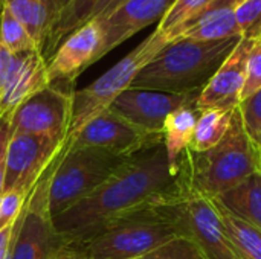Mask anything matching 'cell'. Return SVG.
<instances>
[{
    "mask_svg": "<svg viewBox=\"0 0 261 259\" xmlns=\"http://www.w3.org/2000/svg\"><path fill=\"white\" fill-rule=\"evenodd\" d=\"M187 192L180 163L173 166L161 143L125 159L95 192L54 223L66 243L76 244L118 218L171 206Z\"/></svg>",
    "mask_w": 261,
    "mask_h": 259,
    "instance_id": "cell-1",
    "label": "cell"
},
{
    "mask_svg": "<svg viewBox=\"0 0 261 259\" xmlns=\"http://www.w3.org/2000/svg\"><path fill=\"white\" fill-rule=\"evenodd\" d=\"M239 40L240 37L217 41L177 38L138 73L130 89L164 93L202 92Z\"/></svg>",
    "mask_w": 261,
    "mask_h": 259,
    "instance_id": "cell-2",
    "label": "cell"
},
{
    "mask_svg": "<svg viewBox=\"0 0 261 259\" xmlns=\"http://www.w3.org/2000/svg\"><path fill=\"white\" fill-rule=\"evenodd\" d=\"M179 163L188 191L214 198L239 186L260 168L261 150L249 140L237 107L229 130L216 147L199 154L187 150Z\"/></svg>",
    "mask_w": 261,
    "mask_h": 259,
    "instance_id": "cell-3",
    "label": "cell"
},
{
    "mask_svg": "<svg viewBox=\"0 0 261 259\" xmlns=\"http://www.w3.org/2000/svg\"><path fill=\"white\" fill-rule=\"evenodd\" d=\"M182 235L158 208L118 218L76 243L89 259H135Z\"/></svg>",
    "mask_w": 261,
    "mask_h": 259,
    "instance_id": "cell-4",
    "label": "cell"
},
{
    "mask_svg": "<svg viewBox=\"0 0 261 259\" xmlns=\"http://www.w3.org/2000/svg\"><path fill=\"white\" fill-rule=\"evenodd\" d=\"M170 41L165 35H162L159 31H154L104 75H101L87 87L75 90L72 124L66 140H70L92 118L109 108L118 95L130 89L138 73Z\"/></svg>",
    "mask_w": 261,
    "mask_h": 259,
    "instance_id": "cell-5",
    "label": "cell"
},
{
    "mask_svg": "<svg viewBox=\"0 0 261 259\" xmlns=\"http://www.w3.org/2000/svg\"><path fill=\"white\" fill-rule=\"evenodd\" d=\"M128 159V157H127ZM125 159L87 147H66L52 174L49 205L58 217L95 192Z\"/></svg>",
    "mask_w": 261,
    "mask_h": 259,
    "instance_id": "cell-6",
    "label": "cell"
},
{
    "mask_svg": "<svg viewBox=\"0 0 261 259\" xmlns=\"http://www.w3.org/2000/svg\"><path fill=\"white\" fill-rule=\"evenodd\" d=\"M63 148L44 169L24 202L14 227L9 259H50L66 244V240L55 227L49 205L50 180Z\"/></svg>",
    "mask_w": 261,
    "mask_h": 259,
    "instance_id": "cell-7",
    "label": "cell"
},
{
    "mask_svg": "<svg viewBox=\"0 0 261 259\" xmlns=\"http://www.w3.org/2000/svg\"><path fill=\"white\" fill-rule=\"evenodd\" d=\"M49 84L23 101L9 116L11 134H34L57 143L66 142L72 124L73 92Z\"/></svg>",
    "mask_w": 261,
    "mask_h": 259,
    "instance_id": "cell-8",
    "label": "cell"
},
{
    "mask_svg": "<svg viewBox=\"0 0 261 259\" xmlns=\"http://www.w3.org/2000/svg\"><path fill=\"white\" fill-rule=\"evenodd\" d=\"M158 209L177 224L182 235L193 238L208 259H240L211 197L188 191L177 203Z\"/></svg>",
    "mask_w": 261,
    "mask_h": 259,
    "instance_id": "cell-9",
    "label": "cell"
},
{
    "mask_svg": "<svg viewBox=\"0 0 261 259\" xmlns=\"http://www.w3.org/2000/svg\"><path fill=\"white\" fill-rule=\"evenodd\" d=\"M162 143V136L150 134L130 124L110 107L92 118L66 147H87L116 157H132Z\"/></svg>",
    "mask_w": 261,
    "mask_h": 259,
    "instance_id": "cell-10",
    "label": "cell"
},
{
    "mask_svg": "<svg viewBox=\"0 0 261 259\" xmlns=\"http://www.w3.org/2000/svg\"><path fill=\"white\" fill-rule=\"evenodd\" d=\"M200 92L164 93L154 90L127 89L115 98L110 108L145 133L162 136L165 119L177 108L196 105Z\"/></svg>",
    "mask_w": 261,
    "mask_h": 259,
    "instance_id": "cell-11",
    "label": "cell"
},
{
    "mask_svg": "<svg viewBox=\"0 0 261 259\" xmlns=\"http://www.w3.org/2000/svg\"><path fill=\"white\" fill-rule=\"evenodd\" d=\"M64 143L34 134H11L6 151L5 191L31 192Z\"/></svg>",
    "mask_w": 261,
    "mask_h": 259,
    "instance_id": "cell-12",
    "label": "cell"
},
{
    "mask_svg": "<svg viewBox=\"0 0 261 259\" xmlns=\"http://www.w3.org/2000/svg\"><path fill=\"white\" fill-rule=\"evenodd\" d=\"M102 56V31L92 20L70 34L46 61L49 84L70 85Z\"/></svg>",
    "mask_w": 261,
    "mask_h": 259,
    "instance_id": "cell-13",
    "label": "cell"
},
{
    "mask_svg": "<svg viewBox=\"0 0 261 259\" xmlns=\"http://www.w3.org/2000/svg\"><path fill=\"white\" fill-rule=\"evenodd\" d=\"M254 38L240 37L232 52L226 56L213 78L202 89L196 107L206 108H228L234 110L242 101V92L246 81V61Z\"/></svg>",
    "mask_w": 261,
    "mask_h": 259,
    "instance_id": "cell-14",
    "label": "cell"
},
{
    "mask_svg": "<svg viewBox=\"0 0 261 259\" xmlns=\"http://www.w3.org/2000/svg\"><path fill=\"white\" fill-rule=\"evenodd\" d=\"M173 3L174 0H124L107 15L95 18L102 31V55L144 27L161 21Z\"/></svg>",
    "mask_w": 261,
    "mask_h": 259,
    "instance_id": "cell-15",
    "label": "cell"
},
{
    "mask_svg": "<svg viewBox=\"0 0 261 259\" xmlns=\"http://www.w3.org/2000/svg\"><path fill=\"white\" fill-rule=\"evenodd\" d=\"M49 85L47 63L38 49L17 53L12 72L0 96V116H11L14 110L38 90Z\"/></svg>",
    "mask_w": 261,
    "mask_h": 259,
    "instance_id": "cell-16",
    "label": "cell"
},
{
    "mask_svg": "<svg viewBox=\"0 0 261 259\" xmlns=\"http://www.w3.org/2000/svg\"><path fill=\"white\" fill-rule=\"evenodd\" d=\"M239 2L240 0H211L210 5L184 29L177 38L217 41L240 37L234 17V9Z\"/></svg>",
    "mask_w": 261,
    "mask_h": 259,
    "instance_id": "cell-17",
    "label": "cell"
},
{
    "mask_svg": "<svg viewBox=\"0 0 261 259\" xmlns=\"http://www.w3.org/2000/svg\"><path fill=\"white\" fill-rule=\"evenodd\" d=\"M102 2L104 0H70L55 15L41 47V55L46 61L70 34L92 21L99 14Z\"/></svg>",
    "mask_w": 261,
    "mask_h": 259,
    "instance_id": "cell-18",
    "label": "cell"
},
{
    "mask_svg": "<svg viewBox=\"0 0 261 259\" xmlns=\"http://www.w3.org/2000/svg\"><path fill=\"white\" fill-rule=\"evenodd\" d=\"M213 200L261 232V166L239 186Z\"/></svg>",
    "mask_w": 261,
    "mask_h": 259,
    "instance_id": "cell-19",
    "label": "cell"
},
{
    "mask_svg": "<svg viewBox=\"0 0 261 259\" xmlns=\"http://www.w3.org/2000/svg\"><path fill=\"white\" fill-rule=\"evenodd\" d=\"M197 116L199 110L196 105H185L174 110L164 122L162 143L173 166H179L180 156L190 148Z\"/></svg>",
    "mask_w": 261,
    "mask_h": 259,
    "instance_id": "cell-20",
    "label": "cell"
},
{
    "mask_svg": "<svg viewBox=\"0 0 261 259\" xmlns=\"http://www.w3.org/2000/svg\"><path fill=\"white\" fill-rule=\"evenodd\" d=\"M3 3L26 27L41 52L47 31L57 15L54 3L50 0H3Z\"/></svg>",
    "mask_w": 261,
    "mask_h": 259,
    "instance_id": "cell-21",
    "label": "cell"
},
{
    "mask_svg": "<svg viewBox=\"0 0 261 259\" xmlns=\"http://www.w3.org/2000/svg\"><path fill=\"white\" fill-rule=\"evenodd\" d=\"M234 110H228V108L199 110L194 134L188 150L191 153L199 154L216 147L229 130Z\"/></svg>",
    "mask_w": 261,
    "mask_h": 259,
    "instance_id": "cell-22",
    "label": "cell"
},
{
    "mask_svg": "<svg viewBox=\"0 0 261 259\" xmlns=\"http://www.w3.org/2000/svg\"><path fill=\"white\" fill-rule=\"evenodd\" d=\"M226 229L229 240L232 241L240 259H261V232L231 214L228 209L216 203Z\"/></svg>",
    "mask_w": 261,
    "mask_h": 259,
    "instance_id": "cell-23",
    "label": "cell"
},
{
    "mask_svg": "<svg viewBox=\"0 0 261 259\" xmlns=\"http://www.w3.org/2000/svg\"><path fill=\"white\" fill-rule=\"evenodd\" d=\"M210 2L211 0H174L159 21L156 31L165 35L170 43L174 41L184 32V29L210 5Z\"/></svg>",
    "mask_w": 261,
    "mask_h": 259,
    "instance_id": "cell-24",
    "label": "cell"
},
{
    "mask_svg": "<svg viewBox=\"0 0 261 259\" xmlns=\"http://www.w3.org/2000/svg\"><path fill=\"white\" fill-rule=\"evenodd\" d=\"M0 43L15 55L38 49L26 27L17 20L5 3L0 12Z\"/></svg>",
    "mask_w": 261,
    "mask_h": 259,
    "instance_id": "cell-25",
    "label": "cell"
},
{
    "mask_svg": "<svg viewBox=\"0 0 261 259\" xmlns=\"http://www.w3.org/2000/svg\"><path fill=\"white\" fill-rule=\"evenodd\" d=\"M135 259H208L199 244L187 237L177 235L168 243L159 246L158 249Z\"/></svg>",
    "mask_w": 261,
    "mask_h": 259,
    "instance_id": "cell-26",
    "label": "cell"
},
{
    "mask_svg": "<svg viewBox=\"0 0 261 259\" xmlns=\"http://www.w3.org/2000/svg\"><path fill=\"white\" fill-rule=\"evenodd\" d=\"M239 113L249 140L261 150V89L239 104Z\"/></svg>",
    "mask_w": 261,
    "mask_h": 259,
    "instance_id": "cell-27",
    "label": "cell"
},
{
    "mask_svg": "<svg viewBox=\"0 0 261 259\" xmlns=\"http://www.w3.org/2000/svg\"><path fill=\"white\" fill-rule=\"evenodd\" d=\"M240 37L257 38L261 34V0H240L234 9Z\"/></svg>",
    "mask_w": 261,
    "mask_h": 259,
    "instance_id": "cell-28",
    "label": "cell"
},
{
    "mask_svg": "<svg viewBox=\"0 0 261 259\" xmlns=\"http://www.w3.org/2000/svg\"><path fill=\"white\" fill-rule=\"evenodd\" d=\"M261 89V34L254 38L248 61H246V81L242 92V101L254 95ZM240 101V102H242Z\"/></svg>",
    "mask_w": 261,
    "mask_h": 259,
    "instance_id": "cell-29",
    "label": "cell"
},
{
    "mask_svg": "<svg viewBox=\"0 0 261 259\" xmlns=\"http://www.w3.org/2000/svg\"><path fill=\"white\" fill-rule=\"evenodd\" d=\"M9 118L0 116V197L5 192V177H6V151L9 143Z\"/></svg>",
    "mask_w": 261,
    "mask_h": 259,
    "instance_id": "cell-30",
    "label": "cell"
},
{
    "mask_svg": "<svg viewBox=\"0 0 261 259\" xmlns=\"http://www.w3.org/2000/svg\"><path fill=\"white\" fill-rule=\"evenodd\" d=\"M15 63V53L9 52L2 43H0V96L3 93V89L9 79V75L12 72Z\"/></svg>",
    "mask_w": 261,
    "mask_h": 259,
    "instance_id": "cell-31",
    "label": "cell"
},
{
    "mask_svg": "<svg viewBox=\"0 0 261 259\" xmlns=\"http://www.w3.org/2000/svg\"><path fill=\"white\" fill-rule=\"evenodd\" d=\"M17 223V221H15ZM14 224H8L5 227H0V259L9 258L11 252V244H12V237H14Z\"/></svg>",
    "mask_w": 261,
    "mask_h": 259,
    "instance_id": "cell-32",
    "label": "cell"
},
{
    "mask_svg": "<svg viewBox=\"0 0 261 259\" xmlns=\"http://www.w3.org/2000/svg\"><path fill=\"white\" fill-rule=\"evenodd\" d=\"M50 259H89L86 255H84V252L78 247V246H75V244H69V243H66L54 256Z\"/></svg>",
    "mask_w": 261,
    "mask_h": 259,
    "instance_id": "cell-33",
    "label": "cell"
},
{
    "mask_svg": "<svg viewBox=\"0 0 261 259\" xmlns=\"http://www.w3.org/2000/svg\"><path fill=\"white\" fill-rule=\"evenodd\" d=\"M124 0H104L102 2V5H101V9H99V14L95 17V18H99V17H104V15H107L109 12H112L113 9H116L121 3H122ZM93 18V20H95Z\"/></svg>",
    "mask_w": 261,
    "mask_h": 259,
    "instance_id": "cell-34",
    "label": "cell"
},
{
    "mask_svg": "<svg viewBox=\"0 0 261 259\" xmlns=\"http://www.w3.org/2000/svg\"><path fill=\"white\" fill-rule=\"evenodd\" d=\"M50 2L54 3V6H55V11H57V14H58V12H60V11H61V9H63L66 5H67L70 0H50Z\"/></svg>",
    "mask_w": 261,
    "mask_h": 259,
    "instance_id": "cell-35",
    "label": "cell"
},
{
    "mask_svg": "<svg viewBox=\"0 0 261 259\" xmlns=\"http://www.w3.org/2000/svg\"><path fill=\"white\" fill-rule=\"evenodd\" d=\"M2 8H3V0H0V12H2Z\"/></svg>",
    "mask_w": 261,
    "mask_h": 259,
    "instance_id": "cell-36",
    "label": "cell"
},
{
    "mask_svg": "<svg viewBox=\"0 0 261 259\" xmlns=\"http://www.w3.org/2000/svg\"><path fill=\"white\" fill-rule=\"evenodd\" d=\"M8 259H9V258H8Z\"/></svg>",
    "mask_w": 261,
    "mask_h": 259,
    "instance_id": "cell-37",
    "label": "cell"
}]
</instances>
